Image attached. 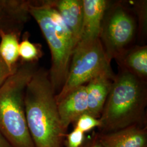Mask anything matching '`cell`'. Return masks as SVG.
I'll return each instance as SVG.
<instances>
[{"label":"cell","instance_id":"cell-1","mask_svg":"<svg viewBox=\"0 0 147 147\" xmlns=\"http://www.w3.org/2000/svg\"><path fill=\"white\" fill-rule=\"evenodd\" d=\"M56 92L49 72L38 68L27 85L24 104L27 124L35 147H63L67 133L61 123Z\"/></svg>","mask_w":147,"mask_h":147},{"label":"cell","instance_id":"cell-2","mask_svg":"<svg viewBox=\"0 0 147 147\" xmlns=\"http://www.w3.org/2000/svg\"><path fill=\"white\" fill-rule=\"evenodd\" d=\"M147 81L121 69L111 87L99 121L100 133L147 126Z\"/></svg>","mask_w":147,"mask_h":147},{"label":"cell","instance_id":"cell-3","mask_svg":"<svg viewBox=\"0 0 147 147\" xmlns=\"http://www.w3.org/2000/svg\"><path fill=\"white\" fill-rule=\"evenodd\" d=\"M36 62L18 65L0 86V131L13 147H35L27 124L24 96Z\"/></svg>","mask_w":147,"mask_h":147},{"label":"cell","instance_id":"cell-4","mask_svg":"<svg viewBox=\"0 0 147 147\" xmlns=\"http://www.w3.org/2000/svg\"><path fill=\"white\" fill-rule=\"evenodd\" d=\"M29 13L37 22L50 50L51 67L49 75L56 92L64 84L76 47L73 34L50 0L30 1Z\"/></svg>","mask_w":147,"mask_h":147},{"label":"cell","instance_id":"cell-5","mask_svg":"<svg viewBox=\"0 0 147 147\" xmlns=\"http://www.w3.org/2000/svg\"><path fill=\"white\" fill-rule=\"evenodd\" d=\"M135 16L125 3L109 2L102 21L99 39L110 62L131 47L137 30Z\"/></svg>","mask_w":147,"mask_h":147},{"label":"cell","instance_id":"cell-6","mask_svg":"<svg viewBox=\"0 0 147 147\" xmlns=\"http://www.w3.org/2000/svg\"><path fill=\"white\" fill-rule=\"evenodd\" d=\"M111 71V62L99 39L88 44H78L74 50L65 81L59 93L56 95V100L61 99L95 77Z\"/></svg>","mask_w":147,"mask_h":147},{"label":"cell","instance_id":"cell-7","mask_svg":"<svg viewBox=\"0 0 147 147\" xmlns=\"http://www.w3.org/2000/svg\"><path fill=\"white\" fill-rule=\"evenodd\" d=\"M82 2L83 20L78 44H88L99 39L102 21L110 1L82 0Z\"/></svg>","mask_w":147,"mask_h":147},{"label":"cell","instance_id":"cell-8","mask_svg":"<svg viewBox=\"0 0 147 147\" xmlns=\"http://www.w3.org/2000/svg\"><path fill=\"white\" fill-rule=\"evenodd\" d=\"M30 1L0 0V32L20 36L28 20Z\"/></svg>","mask_w":147,"mask_h":147},{"label":"cell","instance_id":"cell-9","mask_svg":"<svg viewBox=\"0 0 147 147\" xmlns=\"http://www.w3.org/2000/svg\"><path fill=\"white\" fill-rule=\"evenodd\" d=\"M58 113L64 129L74 124L80 117L87 113L88 102L86 86L82 85L71 91L61 99L56 101Z\"/></svg>","mask_w":147,"mask_h":147},{"label":"cell","instance_id":"cell-10","mask_svg":"<svg viewBox=\"0 0 147 147\" xmlns=\"http://www.w3.org/2000/svg\"><path fill=\"white\" fill-rule=\"evenodd\" d=\"M113 71L106 72L91 79L86 86L89 115L100 118L106 100L115 79Z\"/></svg>","mask_w":147,"mask_h":147},{"label":"cell","instance_id":"cell-11","mask_svg":"<svg viewBox=\"0 0 147 147\" xmlns=\"http://www.w3.org/2000/svg\"><path fill=\"white\" fill-rule=\"evenodd\" d=\"M98 133L103 147H147V126L134 125L116 131Z\"/></svg>","mask_w":147,"mask_h":147},{"label":"cell","instance_id":"cell-12","mask_svg":"<svg viewBox=\"0 0 147 147\" xmlns=\"http://www.w3.org/2000/svg\"><path fill=\"white\" fill-rule=\"evenodd\" d=\"M71 32L76 46L81 31L84 8L82 0H50Z\"/></svg>","mask_w":147,"mask_h":147},{"label":"cell","instance_id":"cell-13","mask_svg":"<svg viewBox=\"0 0 147 147\" xmlns=\"http://www.w3.org/2000/svg\"><path fill=\"white\" fill-rule=\"evenodd\" d=\"M121 69L147 81V45H137L126 49L116 59Z\"/></svg>","mask_w":147,"mask_h":147},{"label":"cell","instance_id":"cell-14","mask_svg":"<svg viewBox=\"0 0 147 147\" xmlns=\"http://www.w3.org/2000/svg\"><path fill=\"white\" fill-rule=\"evenodd\" d=\"M20 36L14 33L0 32V55L11 71L13 73L18 64Z\"/></svg>","mask_w":147,"mask_h":147},{"label":"cell","instance_id":"cell-15","mask_svg":"<svg viewBox=\"0 0 147 147\" xmlns=\"http://www.w3.org/2000/svg\"><path fill=\"white\" fill-rule=\"evenodd\" d=\"M19 57L25 62H36L42 54L39 48L35 44L25 38L19 46Z\"/></svg>","mask_w":147,"mask_h":147},{"label":"cell","instance_id":"cell-16","mask_svg":"<svg viewBox=\"0 0 147 147\" xmlns=\"http://www.w3.org/2000/svg\"><path fill=\"white\" fill-rule=\"evenodd\" d=\"M74 128L81 131L84 134L90 131L95 127L99 128L100 125L99 119L96 118L88 113H84L74 124Z\"/></svg>","mask_w":147,"mask_h":147},{"label":"cell","instance_id":"cell-17","mask_svg":"<svg viewBox=\"0 0 147 147\" xmlns=\"http://www.w3.org/2000/svg\"><path fill=\"white\" fill-rule=\"evenodd\" d=\"M86 139L84 132L74 128L72 131L66 134L64 145L65 147H81Z\"/></svg>","mask_w":147,"mask_h":147},{"label":"cell","instance_id":"cell-18","mask_svg":"<svg viewBox=\"0 0 147 147\" xmlns=\"http://www.w3.org/2000/svg\"><path fill=\"white\" fill-rule=\"evenodd\" d=\"M12 73L0 55V86Z\"/></svg>","mask_w":147,"mask_h":147},{"label":"cell","instance_id":"cell-19","mask_svg":"<svg viewBox=\"0 0 147 147\" xmlns=\"http://www.w3.org/2000/svg\"><path fill=\"white\" fill-rule=\"evenodd\" d=\"M81 147H103L100 142L98 132H94L88 138H86Z\"/></svg>","mask_w":147,"mask_h":147},{"label":"cell","instance_id":"cell-20","mask_svg":"<svg viewBox=\"0 0 147 147\" xmlns=\"http://www.w3.org/2000/svg\"><path fill=\"white\" fill-rule=\"evenodd\" d=\"M0 147H13L11 143L0 131Z\"/></svg>","mask_w":147,"mask_h":147}]
</instances>
